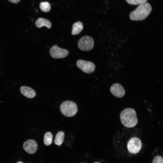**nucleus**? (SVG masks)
I'll use <instances>...</instances> for the list:
<instances>
[{"label":"nucleus","mask_w":163,"mask_h":163,"mask_svg":"<svg viewBox=\"0 0 163 163\" xmlns=\"http://www.w3.org/2000/svg\"><path fill=\"white\" fill-rule=\"evenodd\" d=\"M120 118L123 125L127 128L133 127L138 123L136 112L131 108H127L122 110L120 113Z\"/></svg>","instance_id":"nucleus-1"},{"label":"nucleus","mask_w":163,"mask_h":163,"mask_svg":"<svg viewBox=\"0 0 163 163\" xmlns=\"http://www.w3.org/2000/svg\"><path fill=\"white\" fill-rule=\"evenodd\" d=\"M152 7L148 2H145L139 5L130 14V19L133 21H141L145 19L152 11Z\"/></svg>","instance_id":"nucleus-2"},{"label":"nucleus","mask_w":163,"mask_h":163,"mask_svg":"<svg viewBox=\"0 0 163 163\" xmlns=\"http://www.w3.org/2000/svg\"><path fill=\"white\" fill-rule=\"evenodd\" d=\"M60 110L65 116L71 117L76 113L78 108L76 104L74 102L67 101L63 102L60 105Z\"/></svg>","instance_id":"nucleus-3"},{"label":"nucleus","mask_w":163,"mask_h":163,"mask_svg":"<svg viewBox=\"0 0 163 163\" xmlns=\"http://www.w3.org/2000/svg\"><path fill=\"white\" fill-rule=\"evenodd\" d=\"M94 41L93 39L88 36L82 37L79 40L78 46L82 51H88L91 50L94 46Z\"/></svg>","instance_id":"nucleus-4"},{"label":"nucleus","mask_w":163,"mask_h":163,"mask_svg":"<svg viewBox=\"0 0 163 163\" xmlns=\"http://www.w3.org/2000/svg\"><path fill=\"white\" fill-rule=\"evenodd\" d=\"M142 146L141 140L137 137L131 138L127 144V148L128 151L133 154H136L139 153L141 149Z\"/></svg>","instance_id":"nucleus-5"},{"label":"nucleus","mask_w":163,"mask_h":163,"mask_svg":"<svg viewBox=\"0 0 163 163\" xmlns=\"http://www.w3.org/2000/svg\"><path fill=\"white\" fill-rule=\"evenodd\" d=\"M77 67L85 73L90 74L93 72L95 66L92 62L82 59L78 60L76 62Z\"/></svg>","instance_id":"nucleus-6"},{"label":"nucleus","mask_w":163,"mask_h":163,"mask_svg":"<svg viewBox=\"0 0 163 163\" xmlns=\"http://www.w3.org/2000/svg\"><path fill=\"white\" fill-rule=\"evenodd\" d=\"M50 55L55 59L63 58L66 57L69 54L68 50L59 48L57 45L53 46L50 49Z\"/></svg>","instance_id":"nucleus-7"},{"label":"nucleus","mask_w":163,"mask_h":163,"mask_svg":"<svg viewBox=\"0 0 163 163\" xmlns=\"http://www.w3.org/2000/svg\"><path fill=\"white\" fill-rule=\"evenodd\" d=\"M110 90L114 96L118 98L123 97L125 93V91L122 86L117 83L113 84L110 87Z\"/></svg>","instance_id":"nucleus-8"},{"label":"nucleus","mask_w":163,"mask_h":163,"mask_svg":"<svg viewBox=\"0 0 163 163\" xmlns=\"http://www.w3.org/2000/svg\"><path fill=\"white\" fill-rule=\"evenodd\" d=\"M24 150L30 154L34 153L37 149L36 142L32 139L28 140L25 142L23 145Z\"/></svg>","instance_id":"nucleus-9"},{"label":"nucleus","mask_w":163,"mask_h":163,"mask_svg":"<svg viewBox=\"0 0 163 163\" xmlns=\"http://www.w3.org/2000/svg\"><path fill=\"white\" fill-rule=\"evenodd\" d=\"M20 91L23 95L29 98H33L35 97L36 94L35 91L33 89L25 86L21 87Z\"/></svg>","instance_id":"nucleus-10"},{"label":"nucleus","mask_w":163,"mask_h":163,"mask_svg":"<svg viewBox=\"0 0 163 163\" xmlns=\"http://www.w3.org/2000/svg\"><path fill=\"white\" fill-rule=\"evenodd\" d=\"M35 24L38 28L45 26L48 28H50L52 26L51 23L49 20L42 18H38L36 21Z\"/></svg>","instance_id":"nucleus-11"},{"label":"nucleus","mask_w":163,"mask_h":163,"mask_svg":"<svg viewBox=\"0 0 163 163\" xmlns=\"http://www.w3.org/2000/svg\"><path fill=\"white\" fill-rule=\"evenodd\" d=\"M83 26L82 23L78 21L74 23L72 25V35L78 34L82 30Z\"/></svg>","instance_id":"nucleus-12"},{"label":"nucleus","mask_w":163,"mask_h":163,"mask_svg":"<svg viewBox=\"0 0 163 163\" xmlns=\"http://www.w3.org/2000/svg\"><path fill=\"white\" fill-rule=\"evenodd\" d=\"M64 133L62 131H59L56 134L54 140V143L56 145H61L63 142Z\"/></svg>","instance_id":"nucleus-13"},{"label":"nucleus","mask_w":163,"mask_h":163,"mask_svg":"<svg viewBox=\"0 0 163 163\" xmlns=\"http://www.w3.org/2000/svg\"><path fill=\"white\" fill-rule=\"evenodd\" d=\"M53 136L50 132L45 133L44 136V144L48 146L50 145L52 143Z\"/></svg>","instance_id":"nucleus-14"},{"label":"nucleus","mask_w":163,"mask_h":163,"mask_svg":"<svg viewBox=\"0 0 163 163\" xmlns=\"http://www.w3.org/2000/svg\"><path fill=\"white\" fill-rule=\"evenodd\" d=\"M40 8L41 10L44 12H48L50 10V5L47 2H41L40 5Z\"/></svg>","instance_id":"nucleus-15"},{"label":"nucleus","mask_w":163,"mask_h":163,"mask_svg":"<svg viewBox=\"0 0 163 163\" xmlns=\"http://www.w3.org/2000/svg\"><path fill=\"white\" fill-rule=\"evenodd\" d=\"M129 4L131 5H140L146 2L147 0H126Z\"/></svg>","instance_id":"nucleus-16"},{"label":"nucleus","mask_w":163,"mask_h":163,"mask_svg":"<svg viewBox=\"0 0 163 163\" xmlns=\"http://www.w3.org/2000/svg\"><path fill=\"white\" fill-rule=\"evenodd\" d=\"M152 163H163V158L160 156H156L153 159Z\"/></svg>","instance_id":"nucleus-17"},{"label":"nucleus","mask_w":163,"mask_h":163,"mask_svg":"<svg viewBox=\"0 0 163 163\" xmlns=\"http://www.w3.org/2000/svg\"><path fill=\"white\" fill-rule=\"evenodd\" d=\"M10 2L16 4L19 2L21 0H8Z\"/></svg>","instance_id":"nucleus-18"},{"label":"nucleus","mask_w":163,"mask_h":163,"mask_svg":"<svg viewBox=\"0 0 163 163\" xmlns=\"http://www.w3.org/2000/svg\"><path fill=\"white\" fill-rule=\"evenodd\" d=\"M16 163H23L21 161H18Z\"/></svg>","instance_id":"nucleus-19"},{"label":"nucleus","mask_w":163,"mask_h":163,"mask_svg":"<svg viewBox=\"0 0 163 163\" xmlns=\"http://www.w3.org/2000/svg\"><path fill=\"white\" fill-rule=\"evenodd\" d=\"M94 163H100V162H95Z\"/></svg>","instance_id":"nucleus-20"}]
</instances>
